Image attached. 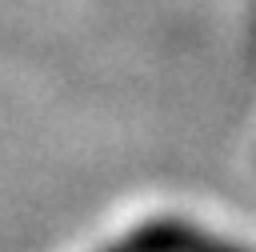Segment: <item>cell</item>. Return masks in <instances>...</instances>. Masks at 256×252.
Here are the masks:
<instances>
[{
  "mask_svg": "<svg viewBox=\"0 0 256 252\" xmlns=\"http://www.w3.org/2000/svg\"><path fill=\"white\" fill-rule=\"evenodd\" d=\"M136 252H248L228 240H212L208 232L184 224V220H152L128 236Z\"/></svg>",
  "mask_w": 256,
  "mask_h": 252,
  "instance_id": "6da1fadb",
  "label": "cell"
},
{
  "mask_svg": "<svg viewBox=\"0 0 256 252\" xmlns=\"http://www.w3.org/2000/svg\"><path fill=\"white\" fill-rule=\"evenodd\" d=\"M104 252H136V244H132V240H116V244H108Z\"/></svg>",
  "mask_w": 256,
  "mask_h": 252,
  "instance_id": "7a4b0ae2",
  "label": "cell"
}]
</instances>
